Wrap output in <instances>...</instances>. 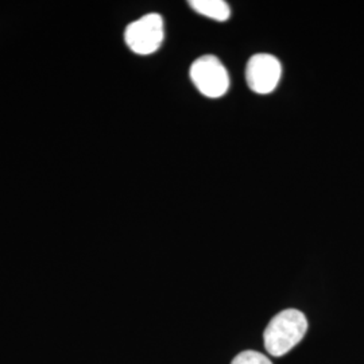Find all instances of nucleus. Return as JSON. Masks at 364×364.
I'll return each instance as SVG.
<instances>
[{"instance_id":"5","label":"nucleus","mask_w":364,"mask_h":364,"mask_svg":"<svg viewBox=\"0 0 364 364\" xmlns=\"http://www.w3.org/2000/svg\"><path fill=\"white\" fill-rule=\"evenodd\" d=\"M189 4L196 13L219 22L227 21L231 15L230 6L224 0H191Z\"/></svg>"},{"instance_id":"4","label":"nucleus","mask_w":364,"mask_h":364,"mask_svg":"<svg viewBox=\"0 0 364 364\" xmlns=\"http://www.w3.org/2000/svg\"><path fill=\"white\" fill-rule=\"evenodd\" d=\"M282 76V66L272 54L259 53L248 60L246 81L251 91L267 95L277 88Z\"/></svg>"},{"instance_id":"1","label":"nucleus","mask_w":364,"mask_h":364,"mask_svg":"<svg viewBox=\"0 0 364 364\" xmlns=\"http://www.w3.org/2000/svg\"><path fill=\"white\" fill-rule=\"evenodd\" d=\"M308 331L305 314L297 309H287L274 316L263 333L264 348L272 356L279 358L293 350Z\"/></svg>"},{"instance_id":"3","label":"nucleus","mask_w":364,"mask_h":364,"mask_svg":"<svg viewBox=\"0 0 364 364\" xmlns=\"http://www.w3.org/2000/svg\"><path fill=\"white\" fill-rule=\"evenodd\" d=\"M164 19L158 14H147L130 23L124 31V41L131 50L141 55L156 52L164 42Z\"/></svg>"},{"instance_id":"6","label":"nucleus","mask_w":364,"mask_h":364,"mask_svg":"<svg viewBox=\"0 0 364 364\" xmlns=\"http://www.w3.org/2000/svg\"><path fill=\"white\" fill-rule=\"evenodd\" d=\"M231 364H273L272 363V360L266 356V355H263V353H260V352L257 351H251V350H248V351L240 352L236 358H235L234 360H232V363Z\"/></svg>"},{"instance_id":"2","label":"nucleus","mask_w":364,"mask_h":364,"mask_svg":"<svg viewBox=\"0 0 364 364\" xmlns=\"http://www.w3.org/2000/svg\"><path fill=\"white\" fill-rule=\"evenodd\" d=\"M191 78L196 88L209 99H218L230 88V76L220 60L203 55L191 66Z\"/></svg>"}]
</instances>
